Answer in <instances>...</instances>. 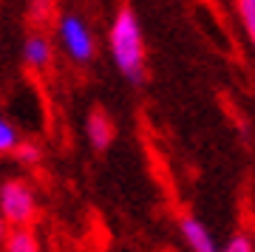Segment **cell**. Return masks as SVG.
I'll return each instance as SVG.
<instances>
[{
    "label": "cell",
    "instance_id": "8",
    "mask_svg": "<svg viewBox=\"0 0 255 252\" xmlns=\"http://www.w3.org/2000/svg\"><path fill=\"white\" fill-rule=\"evenodd\" d=\"M14 159H17L23 167H40V162H43V147L37 142H28V139H20L17 150H14Z\"/></svg>",
    "mask_w": 255,
    "mask_h": 252
},
{
    "label": "cell",
    "instance_id": "7",
    "mask_svg": "<svg viewBox=\"0 0 255 252\" xmlns=\"http://www.w3.org/2000/svg\"><path fill=\"white\" fill-rule=\"evenodd\" d=\"M0 252H40V238L34 227H11Z\"/></svg>",
    "mask_w": 255,
    "mask_h": 252
},
{
    "label": "cell",
    "instance_id": "10",
    "mask_svg": "<svg viewBox=\"0 0 255 252\" xmlns=\"http://www.w3.org/2000/svg\"><path fill=\"white\" fill-rule=\"evenodd\" d=\"M219 252H255V241H253V235L250 233L238 230V233H233L227 238L224 247H219Z\"/></svg>",
    "mask_w": 255,
    "mask_h": 252
},
{
    "label": "cell",
    "instance_id": "1",
    "mask_svg": "<svg viewBox=\"0 0 255 252\" xmlns=\"http://www.w3.org/2000/svg\"><path fill=\"white\" fill-rule=\"evenodd\" d=\"M108 51L117 71L125 77L130 85H142L147 80V48L145 34L136 11L128 3H122L108 26Z\"/></svg>",
    "mask_w": 255,
    "mask_h": 252
},
{
    "label": "cell",
    "instance_id": "5",
    "mask_svg": "<svg viewBox=\"0 0 255 252\" xmlns=\"http://www.w3.org/2000/svg\"><path fill=\"white\" fill-rule=\"evenodd\" d=\"M85 136H88V144H91L97 153H105L111 150V144L117 139V125L105 108H91L88 117H85Z\"/></svg>",
    "mask_w": 255,
    "mask_h": 252
},
{
    "label": "cell",
    "instance_id": "13",
    "mask_svg": "<svg viewBox=\"0 0 255 252\" xmlns=\"http://www.w3.org/2000/svg\"><path fill=\"white\" fill-rule=\"evenodd\" d=\"M6 235H9V224L3 221V216H0V247H3V241H6Z\"/></svg>",
    "mask_w": 255,
    "mask_h": 252
},
{
    "label": "cell",
    "instance_id": "6",
    "mask_svg": "<svg viewBox=\"0 0 255 252\" xmlns=\"http://www.w3.org/2000/svg\"><path fill=\"white\" fill-rule=\"evenodd\" d=\"M54 63V45L43 31H31L23 43V65L34 74H46Z\"/></svg>",
    "mask_w": 255,
    "mask_h": 252
},
{
    "label": "cell",
    "instance_id": "2",
    "mask_svg": "<svg viewBox=\"0 0 255 252\" xmlns=\"http://www.w3.org/2000/svg\"><path fill=\"white\" fill-rule=\"evenodd\" d=\"M57 40L74 65H91L97 60V37L80 14L65 11L57 17Z\"/></svg>",
    "mask_w": 255,
    "mask_h": 252
},
{
    "label": "cell",
    "instance_id": "9",
    "mask_svg": "<svg viewBox=\"0 0 255 252\" xmlns=\"http://www.w3.org/2000/svg\"><path fill=\"white\" fill-rule=\"evenodd\" d=\"M17 144H20L17 127L11 125L6 117H0V156H11L17 150Z\"/></svg>",
    "mask_w": 255,
    "mask_h": 252
},
{
    "label": "cell",
    "instance_id": "11",
    "mask_svg": "<svg viewBox=\"0 0 255 252\" xmlns=\"http://www.w3.org/2000/svg\"><path fill=\"white\" fill-rule=\"evenodd\" d=\"M236 11H238V17H241V26H244L247 37H250V45H253V51H255V11L250 6H244V3H236Z\"/></svg>",
    "mask_w": 255,
    "mask_h": 252
},
{
    "label": "cell",
    "instance_id": "12",
    "mask_svg": "<svg viewBox=\"0 0 255 252\" xmlns=\"http://www.w3.org/2000/svg\"><path fill=\"white\" fill-rule=\"evenodd\" d=\"M31 17H34V23H48L51 20V0H31Z\"/></svg>",
    "mask_w": 255,
    "mask_h": 252
},
{
    "label": "cell",
    "instance_id": "14",
    "mask_svg": "<svg viewBox=\"0 0 255 252\" xmlns=\"http://www.w3.org/2000/svg\"><path fill=\"white\" fill-rule=\"evenodd\" d=\"M236 3H244V6H250V9L255 11V0H236Z\"/></svg>",
    "mask_w": 255,
    "mask_h": 252
},
{
    "label": "cell",
    "instance_id": "3",
    "mask_svg": "<svg viewBox=\"0 0 255 252\" xmlns=\"http://www.w3.org/2000/svg\"><path fill=\"white\" fill-rule=\"evenodd\" d=\"M0 216L11 227H31L37 221V196L31 181L6 179L0 184Z\"/></svg>",
    "mask_w": 255,
    "mask_h": 252
},
{
    "label": "cell",
    "instance_id": "4",
    "mask_svg": "<svg viewBox=\"0 0 255 252\" xmlns=\"http://www.w3.org/2000/svg\"><path fill=\"white\" fill-rule=\"evenodd\" d=\"M179 235H182V241L187 244L190 252H219L216 235L210 233V227L199 216H193V213L179 216Z\"/></svg>",
    "mask_w": 255,
    "mask_h": 252
}]
</instances>
